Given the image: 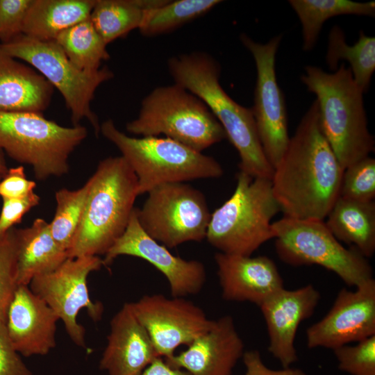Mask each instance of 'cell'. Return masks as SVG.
<instances>
[{"label": "cell", "mask_w": 375, "mask_h": 375, "mask_svg": "<svg viewBox=\"0 0 375 375\" xmlns=\"http://www.w3.org/2000/svg\"><path fill=\"white\" fill-rule=\"evenodd\" d=\"M53 93V87L43 76L0 47V111L42 113Z\"/></svg>", "instance_id": "22"}, {"label": "cell", "mask_w": 375, "mask_h": 375, "mask_svg": "<svg viewBox=\"0 0 375 375\" xmlns=\"http://www.w3.org/2000/svg\"><path fill=\"white\" fill-rule=\"evenodd\" d=\"M140 375H188L186 372L169 366L162 357L156 358Z\"/></svg>", "instance_id": "40"}, {"label": "cell", "mask_w": 375, "mask_h": 375, "mask_svg": "<svg viewBox=\"0 0 375 375\" xmlns=\"http://www.w3.org/2000/svg\"><path fill=\"white\" fill-rule=\"evenodd\" d=\"M102 266L99 256L67 258L55 270L35 276L28 285L56 313L73 342L83 348L86 347L85 330L77 317L82 309H86L94 322L102 317L103 306L92 301L88 286L90 274Z\"/></svg>", "instance_id": "12"}, {"label": "cell", "mask_w": 375, "mask_h": 375, "mask_svg": "<svg viewBox=\"0 0 375 375\" xmlns=\"http://www.w3.org/2000/svg\"><path fill=\"white\" fill-rule=\"evenodd\" d=\"M242 358L246 367L244 375H306L303 371L297 368H283L279 370L269 368L257 350L245 351Z\"/></svg>", "instance_id": "39"}, {"label": "cell", "mask_w": 375, "mask_h": 375, "mask_svg": "<svg viewBox=\"0 0 375 375\" xmlns=\"http://www.w3.org/2000/svg\"><path fill=\"white\" fill-rule=\"evenodd\" d=\"M54 41L73 64L86 72L98 70L101 62L110 58L107 44L90 17L61 32Z\"/></svg>", "instance_id": "29"}, {"label": "cell", "mask_w": 375, "mask_h": 375, "mask_svg": "<svg viewBox=\"0 0 375 375\" xmlns=\"http://www.w3.org/2000/svg\"><path fill=\"white\" fill-rule=\"evenodd\" d=\"M375 335V280L356 287L342 288L329 311L306 330L310 349L334 350Z\"/></svg>", "instance_id": "16"}, {"label": "cell", "mask_w": 375, "mask_h": 375, "mask_svg": "<svg viewBox=\"0 0 375 375\" xmlns=\"http://www.w3.org/2000/svg\"><path fill=\"white\" fill-rule=\"evenodd\" d=\"M244 344L233 317L224 315L177 355L164 359L188 375H231L244 353Z\"/></svg>", "instance_id": "18"}, {"label": "cell", "mask_w": 375, "mask_h": 375, "mask_svg": "<svg viewBox=\"0 0 375 375\" xmlns=\"http://www.w3.org/2000/svg\"><path fill=\"white\" fill-rule=\"evenodd\" d=\"M87 135L80 124L65 127L40 112L0 111V149L39 181L67 174L69 155Z\"/></svg>", "instance_id": "8"}, {"label": "cell", "mask_w": 375, "mask_h": 375, "mask_svg": "<svg viewBox=\"0 0 375 375\" xmlns=\"http://www.w3.org/2000/svg\"><path fill=\"white\" fill-rule=\"evenodd\" d=\"M127 131L141 137L163 135L199 152L225 138V131L205 103L174 83L153 89L142 100Z\"/></svg>", "instance_id": "7"}, {"label": "cell", "mask_w": 375, "mask_h": 375, "mask_svg": "<svg viewBox=\"0 0 375 375\" xmlns=\"http://www.w3.org/2000/svg\"><path fill=\"white\" fill-rule=\"evenodd\" d=\"M167 66L174 83L201 99L220 123L239 154V171L253 178L272 179L274 169L265 155L251 108L235 101L223 89L218 62L207 53L197 51L172 57Z\"/></svg>", "instance_id": "2"}, {"label": "cell", "mask_w": 375, "mask_h": 375, "mask_svg": "<svg viewBox=\"0 0 375 375\" xmlns=\"http://www.w3.org/2000/svg\"><path fill=\"white\" fill-rule=\"evenodd\" d=\"M324 222L338 240L355 248L364 257L375 251V202L342 197L335 201Z\"/></svg>", "instance_id": "24"}, {"label": "cell", "mask_w": 375, "mask_h": 375, "mask_svg": "<svg viewBox=\"0 0 375 375\" xmlns=\"http://www.w3.org/2000/svg\"><path fill=\"white\" fill-rule=\"evenodd\" d=\"M88 181L83 216L68 258L105 255L126 228L138 196L136 176L122 156L101 160Z\"/></svg>", "instance_id": "4"}, {"label": "cell", "mask_w": 375, "mask_h": 375, "mask_svg": "<svg viewBox=\"0 0 375 375\" xmlns=\"http://www.w3.org/2000/svg\"><path fill=\"white\" fill-rule=\"evenodd\" d=\"M320 300L319 291L311 284L294 290L284 288L259 307L269 338L268 351L289 368L297 360L294 341L300 324L313 315Z\"/></svg>", "instance_id": "17"}, {"label": "cell", "mask_w": 375, "mask_h": 375, "mask_svg": "<svg viewBox=\"0 0 375 375\" xmlns=\"http://www.w3.org/2000/svg\"><path fill=\"white\" fill-rule=\"evenodd\" d=\"M340 196L356 201L375 198V160L367 156L344 169Z\"/></svg>", "instance_id": "33"}, {"label": "cell", "mask_w": 375, "mask_h": 375, "mask_svg": "<svg viewBox=\"0 0 375 375\" xmlns=\"http://www.w3.org/2000/svg\"><path fill=\"white\" fill-rule=\"evenodd\" d=\"M167 0H95L90 19L108 44L133 29L139 28L147 10Z\"/></svg>", "instance_id": "27"}, {"label": "cell", "mask_w": 375, "mask_h": 375, "mask_svg": "<svg viewBox=\"0 0 375 375\" xmlns=\"http://www.w3.org/2000/svg\"><path fill=\"white\" fill-rule=\"evenodd\" d=\"M0 47L12 57L31 65L60 92L73 126L86 119L99 135L100 124L90 103L98 87L113 78L110 69L103 67L86 72L78 68L54 40L40 41L22 34Z\"/></svg>", "instance_id": "10"}, {"label": "cell", "mask_w": 375, "mask_h": 375, "mask_svg": "<svg viewBox=\"0 0 375 375\" xmlns=\"http://www.w3.org/2000/svg\"><path fill=\"white\" fill-rule=\"evenodd\" d=\"M16 229L13 227L0 236V323L6 324L7 312L17 282Z\"/></svg>", "instance_id": "32"}, {"label": "cell", "mask_w": 375, "mask_h": 375, "mask_svg": "<svg viewBox=\"0 0 375 375\" xmlns=\"http://www.w3.org/2000/svg\"><path fill=\"white\" fill-rule=\"evenodd\" d=\"M157 357L147 331L125 303L110 320L99 368L108 375H140Z\"/></svg>", "instance_id": "21"}, {"label": "cell", "mask_w": 375, "mask_h": 375, "mask_svg": "<svg viewBox=\"0 0 375 375\" xmlns=\"http://www.w3.org/2000/svg\"><path fill=\"white\" fill-rule=\"evenodd\" d=\"M333 351L340 370L351 375H375V335Z\"/></svg>", "instance_id": "34"}, {"label": "cell", "mask_w": 375, "mask_h": 375, "mask_svg": "<svg viewBox=\"0 0 375 375\" xmlns=\"http://www.w3.org/2000/svg\"><path fill=\"white\" fill-rule=\"evenodd\" d=\"M8 168L6 165L3 151L0 149V181L8 172Z\"/></svg>", "instance_id": "41"}, {"label": "cell", "mask_w": 375, "mask_h": 375, "mask_svg": "<svg viewBox=\"0 0 375 375\" xmlns=\"http://www.w3.org/2000/svg\"><path fill=\"white\" fill-rule=\"evenodd\" d=\"M100 133L117 147L133 171L138 195L161 184L216 178L224 174L214 158L168 138L128 136L110 119L100 125Z\"/></svg>", "instance_id": "5"}, {"label": "cell", "mask_w": 375, "mask_h": 375, "mask_svg": "<svg viewBox=\"0 0 375 375\" xmlns=\"http://www.w3.org/2000/svg\"><path fill=\"white\" fill-rule=\"evenodd\" d=\"M17 282L29 285L37 276L58 268L67 258V252L53 239L49 223L35 219L31 226L16 229Z\"/></svg>", "instance_id": "23"}, {"label": "cell", "mask_w": 375, "mask_h": 375, "mask_svg": "<svg viewBox=\"0 0 375 375\" xmlns=\"http://www.w3.org/2000/svg\"><path fill=\"white\" fill-rule=\"evenodd\" d=\"M36 183L27 179L23 166L8 169L0 181V197L2 199H19L34 192Z\"/></svg>", "instance_id": "38"}, {"label": "cell", "mask_w": 375, "mask_h": 375, "mask_svg": "<svg viewBox=\"0 0 375 375\" xmlns=\"http://www.w3.org/2000/svg\"><path fill=\"white\" fill-rule=\"evenodd\" d=\"M0 375H34L15 351L6 325L0 323Z\"/></svg>", "instance_id": "37"}, {"label": "cell", "mask_w": 375, "mask_h": 375, "mask_svg": "<svg viewBox=\"0 0 375 375\" xmlns=\"http://www.w3.org/2000/svg\"><path fill=\"white\" fill-rule=\"evenodd\" d=\"M344 170L322 133L315 100L290 137L271 179L284 217L324 220L340 197Z\"/></svg>", "instance_id": "1"}, {"label": "cell", "mask_w": 375, "mask_h": 375, "mask_svg": "<svg viewBox=\"0 0 375 375\" xmlns=\"http://www.w3.org/2000/svg\"><path fill=\"white\" fill-rule=\"evenodd\" d=\"M283 38L279 34L262 44L245 33L240 36L256 67L253 106L251 108L265 155L274 169L284 155L290 137L285 98L276 74V55Z\"/></svg>", "instance_id": "13"}, {"label": "cell", "mask_w": 375, "mask_h": 375, "mask_svg": "<svg viewBox=\"0 0 375 375\" xmlns=\"http://www.w3.org/2000/svg\"><path fill=\"white\" fill-rule=\"evenodd\" d=\"M33 0H0V44L23 34L24 22Z\"/></svg>", "instance_id": "35"}, {"label": "cell", "mask_w": 375, "mask_h": 375, "mask_svg": "<svg viewBox=\"0 0 375 375\" xmlns=\"http://www.w3.org/2000/svg\"><path fill=\"white\" fill-rule=\"evenodd\" d=\"M58 320L56 313L28 285H19L5 325L15 351L30 357L45 356L56 347Z\"/></svg>", "instance_id": "19"}, {"label": "cell", "mask_w": 375, "mask_h": 375, "mask_svg": "<svg viewBox=\"0 0 375 375\" xmlns=\"http://www.w3.org/2000/svg\"><path fill=\"white\" fill-rule=\"evenodd\" d=\"M90 188L88 180L81 188L70 190L62 188L55 194L56 208L49 223L51 235L67 252L71 247L79 226Z\"/></svg>", "instance_id": "31"}, {"label": "cell", "mask_w": 375, "mask_h": 375, "mask_svg": "<svg viewBox=\"0 0 375 375\" xmlns=\"http://www.w3.org/2000/svg\"><path fill=\"white\" fill-rule=\"evenodd\" d=\"M301 81L316 96L321 129L344 169L374 151L364 92L349 67L342 63L335 71L326 72L307 65Z\"/></svg>", "instance_id": "3"}, {"label": "cell", "mask_w": 375, "mask_h": 375, "mask_svg": "<svg viewBox=\"0 0 375 375\" xmlns=\"http://www.w3.org/2000/svg\"><path fill=\"white\" fill-rule=\"evenodd\" d=\"M277 256L294 267L317 265L356 288L373 278L372 266L358 250L345 248L324 220L284 217L272 224Z\"/></svg>", "instance_id": "9"}, {"label": "cell", "mask_w": 375, "mask_h": 375, "mask_svg": "<svg viewBox=\"0 0 375 375\" xmlns=\"http://www.w3.org/2000/svg\"><path fill=\"white\" fill-rule=\"evenodd\" d=\"M288 3L301 24L302 47L307 51L314 48L323 24L330 18L344 15L375 16L374 1L290 0Z\"/></svg>", "instance_id": "28"}, {"label": "cell", "mask_w": 375, "mask_h": 375, "mask_svg": "<svg viewBox=\"0 0 375 375\" xmlns=\"http://www.w3.org/2000/svg\"><path fill=\"white\" fill-rule=\"evenodd\" d=\"M130 304L147 331L158 356L164 359L174 355L178 347L188 346L214 322L201 308L185 297L145 294Z\"/></svg>", "instance_id": "14"}, {"label": "cell", "mask_w": 375, "mask_h": 375, "mask_svg": "<svg viewBox=\"0 0 375 375\" xmlns=\"http://www.w3.org/2000/svg\"><path fill=\"white\" fill-rule=\"evenodd\" d=\"M231 197L211 213L206 237L219 252L251 256L274 238L271 221L281 211L270 179L239 171Z\"/></svg>", "instance_id": "6"}, {"label": "cell", "mask_w": 375, "mask_h": 375, "mask_svg": "<svg viewBox=\"0 0 375 375\" xmlns=\"http://www.w3.org/2000/svg\"><path fill=\"white\" fill-rule=\"evenodd\" d=\"M325 60L333 72L339 67V62H348L354 81L365 93L375 71V38L360 30L357 42L349 45L342 28L334 25L328 35Z\"/></svg>", "instance_id": "26"}, {"label": "cell", "mask_w": 375, "mask_h": 375, "mask_svg": "<svg viewBox=\"0 0 375 375\" xmlns=\"http://www.w3.org/2000/svg\"><path fill=\"white\" fill-rule=\"evenodd\" d=\"M0 213V236L21 222L31 208L39 204L40 197L35 192L19 199H2Z\"/></svg>", "instance_id": "36"}, {"label": "cell", "mask_w": 375, "mask_h": 375, "mask_svg": "<svg viewBox=\"0 0 375 375\" xmlns=\"http://www.w3.org/2000/svg\"><path fill=\"white\" fill-rule=\"evenodd\" d=\"M221 2L220 0H167L162 6L147 10L138 29L147 37L165 34L203 15Z\"/></svg>", "instance_id": "30"}, {"label": "cell", "mask_w": 375, "mask_h": 375, "mask_svg": "<svg viewBox=\"0 0 375 375\" xmlns=\"http://www.w3.org/2000/svg\"><path fill=\"white\" fill-rule=\"evenodd\" d=\"M135 210L145 233L168 249L206 239L211 217L202 192L185 183L155 187Z\"/></svg>", "instance_id": "11"}, {"label": "cell", "mask_w": 375, "mask_h": 375, "mask_svg": "<svg viewBox=\"0 0 375 375\" xmlns=\"http://www.w3.org/2000/svg\"><path fill=\"white\" fill-rule=\"evenodd\" d=\"M119 256L140 258L155 267L167 278L174 297L197 294L206 281V267L201 262L173 255L145 233L138 222L135 208L124 232L104 255L103 266L110 265Z\"/></svg>", "instance_id": "15"}, {"label": "cell", "mask_w": 375, "mask_h": 375, "mask_svg": "<svg viewBox=\"0 0 375 375\" xmlns=\"http://www.w3.org/2000/svg\"><path fill=\"white\" fill-rule=\"evenodd\" d=\"M95 0H33L23 34L40 41H53L63 31L88 19Z\"/></svg>", "instance_id": "25"}, {"label": "cell", "mask_w": 375, "mask_h": 375, "mask_svg": "<svg viewBox=\"0 0 375 375\" xmlns=\"http://www.w3.org/2000/svg\"><path fill=\"white\" fill-rule=\"evenodd\" d=\"M222 298L228 301H249L260 306L284 288L273 260L217 252L215 254Z\"/></svg>", "instance_id": "20"}]
</instances>
